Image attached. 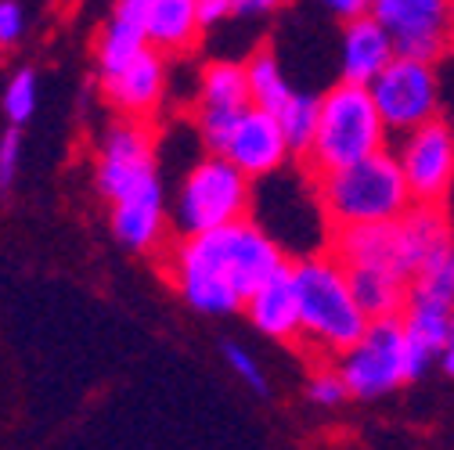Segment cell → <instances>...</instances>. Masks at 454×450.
<instances>
[{"mask_svg": "<svg viewBox=\"0 0 454 450\" xmlns=\"http://www.w3.org/2000/svg\"><path fill=\"white\" fill-rule=\"evenodd\" d=\"M286 252L260 223L235 220L227 228L177 238L166 252V274L177 296L209 317L239 314L246 299L286 267Z\"/></svg>", "mask_w": 454, "mask_h": 450, "instance_id": "6da1fadb", "label": "cell"}, {"mask_svg": "<svg viewBox=\"0 0 454 450\" xmlns=\"http://www.w3.org/2000/svg\"><path fill=\"white\" fill-rule=\"evenodd\" d=\"M94 177L108 202L116 242L130 252H159L166 242L169 209L159 181L155 137L141 120H120L105 130Z\"/></svg>", "mask_w": 454, "mask_h": 450, "instance_id": "7a4b0ae2", "label": "cell"}, {"mask_svg": "<svg viewBox=\"0 0 454 450\" xmlns=\"http://www.w3.org/2000/svg\"><path fill=\"white\" fill-rule=\"evenodd\" d=\"M293 274L300 289V343L310 353L335 361L372 324L350 289V274L328 249L293 263Z\"/></svg>", "mask_w": 454, "mask_h": 450, "instance_id": "3957f363", "label": "cell"}, {"mask_svg": "<svg viewBox=\"0 0 454 450\" xmlns=\"http://www.w3.org/2000/svg\"><path fill=\"white\" fill-rule=\"evenodd\" d=\"M314 184H317V202L325 209L328 228L393 223L415 206L401 170V159L389 148L347 166V170L325 174Z\"/></svg>", "mask_w": 454, "mask_h": 450, "instance_id": "277c9868", "label": "cell"}, {"mask_svg": "<svg viewBox=\"0 0 454 450\" xmlns=\"http://www.w3.org/2000/svg\"><path fill=\"white\" fill-rule=\"evenodd\" d=\"M389 148V127L379 116L372 87H357L339 80L321 94V123L310 155L303 159L307 174L317 181L325 174L347 170V166L379 155Z\"/></svg>", "mask_w": 454, "mask_h": 450, "instance_id": "5b68a950", "label": "cell"}, {"mask_svg": "<svg viewBox=\"0 0 454 450\" xmlns=\"http://www.w3.org/2000/svg\"><path fill=\"white\" fill-rule=\"evenodd\" d=\"M249 184L253 181L227 155L206 151L184 174V181L177 188V202L169 209V223H174L177 238L216 231L235 220H246L249 198H253Z\"/></svg>", "mask_w": 454, "mask_h": 450, "instance_id": "8992f818", "label": "cell"}, {"mask_svg": "<svg viewBox=\"0 0 454 450\" xmlns=\"http://www.w3.org/2000/svg\"><path fill=\"white\" fill-rule=\"evenodd\" d=\"M332 364L343 375L354 400H379L396 385L411 382L408 378V339H404L401 317L372 321L361 339L347 353H339Z\"/></svg>", "mask_w": 454, "mask_h": 450, "instance_id": "52a82bcc", "label": "cell"}, {"mask_svg": "<svg viewBox=\"0 0 454 450\" xmlns=\"http://www.w3.org/2000/svg\"><path fill=\"white\" fill-rule=\"evenodd\" d=\"M372 97L389 134H408L440 116V76L433 62L396 58L372 83Z\"/></svg>", "mask_w": 454, "mask_h": 450, "instance_id": "ba28073f", "label": "cell"}, {"mask_svg": "<svg viewBox=\"0 0 454 450\" xmlns=\"http://www.w3.org/2000/svg\"><path fill=\"white\" fill-rule=\"evenodd\" d=\"M372 15L386 26L401 58L436 66L454 43V0H375Z\"/></svg>", "mask_w": 454, "mask_h": 450, "instance_id": "9c48e42d", "label": "cell"}, {"mask_svg": "<svg viewBox=\"0 0 454 450\" xmlns=\"http://www.w3.org/2000/svg\"><path fill=\"white\" fill-rule=\"evenodd\" d=\"M396 159H401V170L415 202H426V206L447 202L454 188V130L440 116L401 134Z\"/></svg>", "mask_w": 454, "mask_h": 450, "instance_id": "30bf717a", "label": "cell"}, {"mask_svg": "<svg viewBox=\"0 0 454 450\" xmlns=\"http://www.w3.org/2000/svg\"><path fill=\"white\" fill-rule=\"evenodd\" d=\"M328 252L343 267H379L408 281L419 277V252L408 242L401 220L393 223H361V228H332Z\"/></svg>", "mask_w": 454, "mask_h": 450, "instance_id": "8fae6325", "label": "cell"}, {"mask_svg": "<svg viewBox=\"0 0 454 450\" xmlns=\"http://www.w3.org/2000/svg\"><path fill=\"white\" fill-rule=\"evenodd\" d=\"M223 155L231 159L249 181H260V177L278 174L281 162H286L293 151H289L286 130H281L274 112H263V108L249 105L242 112V120H239L231 141H227Z\"/></svg>", "mask_w": 454, "mask_h": 450, "instance_id": "7c38bea8", "label": "cell"}, {"mask_svg": "<svg viewBox=\"0 0 454 450\" xmlns=\"http://www.w3.org/2000/svg\"><path fill=\"white\" fill-rule=\"evenodd\" d=\"M101 94L123 120H141L145 123L166 94V54L148 47L127 69L101 76Z\"/></svg>", "mask_w": 454, "mask_h": 450, "instance_id": "4fadbf2b", "label": "cell"}, {"mask_svg": "<svg viewBox=\"0 0 454 450\" xmlns=\"http://www.w3.org/2000/svg\"><path fill=\"white\" fill-rule=\"evenodd\" d=\"M256 331H263L274 343H300V289L293 263H286L274 277L246 299L242 306Z\"/></svg>", "mask_w": 454, "mask_h": 450, "instance_id": "5bb4252c", "label": "cell"}, {"mask_svg": "<svg viewBox=\"0 0 454 450\" xmlns=\"http://www.w3.org/2000/svg\"><path fill=\"white\" fill-rule=\"evenodd\" d=\"M393 58H396L393 36L386 33V26L375 15H361V19L343 22V50H339V69H343V76L339 80L357 83V87H372Z\"/></svg>", "mask_w": 454, "mask_h": 450, "instance_id": "9a60e30c", "label": "cell"}, {"mask_svg": "<svg viewBox=\"0 0 454 450\" xmlns=\"http://www.w3.org/2000/svg\"><path fill=\"white\" fill-rule=\"evenodd\" d=\"M145 36L162 54H184L202 36L199 0H152L145 19Z\"/></svg>", "mask_w": 454, "mask_h": 450, "instance_id": "2e32d148", "label": "cell"}, {"mask_svg": "<svg viewBox=\"0 0 454 450\" xmlns=\"http://www.w3.org/2000/svg\"><path fill=\"white\" fill-rule=\"evenodd\" d=\"M347 274H350V289H354L361 310L368 314V321L404 314L408 289H411L408 277L393 274V270H379V267H347Z\"/></svg>", "mask_w": 454, "mask_h": 450, "instance_id": "e0dca14e", "label": "cell"}, {"mask_svg": "<svg viewBox=\"0 0 454 450\" xmlns=\"http://www.w3.org/2000/svg\"><path fill=\"white\" fill-rule=\"evenodd\" d=\"M249 73L246 62H206L199 76L195 108H220V112H242L249 108Z\"/></svg>", "mask_w": 454, "mask_h": 450, "instance_id": "ac0fdd59", "label": "cell"}, {"mask_svg": "<svg viewBox=\"0 0 454 450\" xmlns=\"http://www.w3.org/2000/svg\"><path fill=\"white\" fill-rule=\"evenodd\" d=\"M148 47H152V43H148V36H145L141 26L112 15L108 26H105L101 36H98V80L127 69V66L137 58V54H145Z\"/></svg>", "mask_w": 454, "mask_h": 450, "instance_id": "d6986e66", "label": "cell"}, {"mask_svg": "<svg viewBox=\"0 0 454 450\" xmlns=\"http://www.w3.org/2000/svg\"><path fill=\"white\" fill-rule=\"evenodd\" d=\"M246 73H249V97L256 108L263 112H278L286 108V101L296 94L289 76L281 73V62L274 58V50L270 47H260L249 54V62H246Z\"/></svg>", "mask_w": 454, "mask_h": 450, "instance_id": "ffe728a7", "label": "cell"}, {"mask_svg": "<svg viewBox=\"0 0 454 450\" xmlns=\"http://www.w3.org/2000/svg\"><path fill=\"white\" fill-rule=\"evenodd\" d=\"M278 123H281V130H286L289 151L296 159H307L310 148H314V137H317V123H321V97L296 90L286 101V108L278 112Z\"/></svg>", "mask_w": 454, "mask_h": 450, "instance_id": "44dd1931", "label": "cell"}, {"mask_svg": "<svg viewBox=\"0 0 454 450\" xmlns=\"http://www.w3.org/2000/svg\"><path fill=\"white\" fill-rule=\"evenodd\" d=\"M40 101V87H36V73L33 69H15L8 87H4V116L12 120V127H22L33 120Z\"/></svg>", "mask_w": 454, "mask_h": 450, "instance_id": "7402d4cb", "label": "cell"}, {"mask_svg": "<svg viewBox=\"0 0 454 450\" xmlns=\"http://www.w3.org/2000/svg\"><path fill=\"white\" fill-rule=\"evenodd\" d=\"M307 400L317 407H339L350 400V389L343 382V375L335 371V364H317L307 378Z\"/></svg>", "mask_w": 454, "mask_h": 450, "instance_id": "603a6c76", "label": "cell"}, {"mask_svg": "<svg viewBox=\"0 0 454 450\" xmlns=\"http://www.w3.org/2000/svg\"><path fill=\"white\" fill-rule=\"evenodd\" d=\"M223 361H227V368H231L253 392H260V397H267L270 392V385H267V375L260 371V364H256V357L242 346V343H235V339H227L223 343Z\"/></svg>", "mask_w": 454, "mask_h": 450, "instance_id": "cb8c5ba5", "label": "cell"}, {"mask_svg": "<svg viewBox=\"0 0 454 450\" xmlns=\"http://www.w3.org/2000/svg\"><path fill=\"white\" fill-rule=\"evenodd\" d=\"M19 162H22V134L19 127H8L4 137H0V191L15 184Z\"/></svg>", "mask_w": 454, "mask_h": 450, "instance_id": "d4e9b609", "label": "cell"}, {"mask_svg": "<svg viewBox=\"0 0 454 450\" xmlns=\"http://www.w3.org/2000/svg\"><path fill=\"white\" fill-rule=\"evenodd\" d=\"M26 33V12L19 0H0V47L19 43Z\"/></svg>", "mask_w": 454, "mask_h": 450, "instance_id": "484cf974", "label": "cell"}, {"mask_svg": "<svg viewBox=\"0 0 454 450\" xmlns=\"http://www.w3.org/2000/svg\"><path fill=\"white\" fill-rule=\"evenodd\" d=\"M317 4H321V8H328L335 19L350 22V19L372 15V4H375V0H317Z\"/></svg>", "mask_w": 454, "mask_h": 450, "instance_id": "4316f807", "label": "cell"}, {"mask_svg": "<svg viewBox=\"0 0 454 450\" xmlns=\"http://www.w3.org/2000/svg\"><path fill=\"white\" fill-rule=\"evenodd\" d=\"M235 15V4L231 0H199V19H202V29H213L220 26L223 19Z\"/></svg>", "mask_w": 454, "mask_h": 450, "instance_id": "83f0119b", "label": "cell"}, {"mask_svg": "<svg viewBox=\"0 0 454 450\" xmlns=\"http://www.w3.org/2000/svg\"><path fill=\"white\" fill-rule=\"evenodd\" d=\"M148 12H152V0H116V4H112V15H116V19H127V22L141 26V29H145Z\"/></svg>", "mask_w": 454, "mask_h": 450, "instance_id": "f1b7e54d", "label": "cell"}, {"mask_svg": "<svg viewBox=\"0 0 454 450\" xmlns=\"http://www.w3.org/2000/svg\"><path fill=\"white\" fill-rule=\"evenodd\" d=\"M231 4H235V15L239 19H260V15L278 12L286 0H231Z\"/></svg>", "mask_w": 454, "mask_h": 450, "instance_id": "f546056e", "label": "cell"}, {"mask_svg": "<svg viewBox=\"0 0 454 450\" xmlns=\"http://www.w3.org/2000/svg\"><path fill=\"white\" fill-rule=\"evenodd\" d=\"M440 364H443V371H447V375L454 378V335H450V343H447V350H443Z\"/></svg>", "mask_w": 454, "mask_h": 450, "instance_id": "4dcf8cb0", "label": "cell"}]
</instances>
